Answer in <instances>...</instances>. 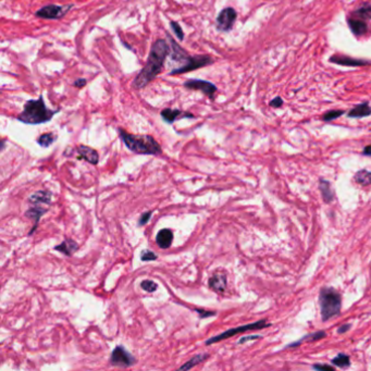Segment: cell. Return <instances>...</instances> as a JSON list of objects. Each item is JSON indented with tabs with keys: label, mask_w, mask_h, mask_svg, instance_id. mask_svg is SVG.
I'll list each match as a JSON object with an SVG mask.
<instances>
[{
	"label": "cell",
	"mask_w": 371,
	"mask_h": 371,
	"mask_svg": "<svg viewBox=\"0 0 371 371\" xmlns=\"http://www.w3.org/2000/svg\"><path fill=\"white\" fill-rule=\"evenodd\" d=\"M170 51L171 48L164 40H157L153 44L147 58V62L132 83L133 89H144L151 81L155 80V77L162 70L164 60L170 55Z\"/></svg>",
	"instance_id": "6da1fadb"
},
{
	"label": "cell",
	"mask_w": 371,
	"mask_h": 371,
	"mask_svg": "<svg viewBox=\"0 0 371 371\" xmlns=\"http://www.w3.org/2000/svg\"><path fill=\"white\" fill-rule=\"evenodd\" d=\"M59 110H50L46 107L43 95L38 99L27 100L23 107V111L17 116V119L25 124L37 125L49 122L53 116Z\"/></svg>",
	"instance_id": "7a4b0ae2"
},
{
	"label": "cell",
	"mask_w": 371,
	"mask_h": 371,
	"mask_svg": "<svg viewBox=\"0 0 371 371\" xmlns=\"http://www.w3.org/2000/svg\"><path fill=\"white\" fill-rule=\"evenodd\" d=\"M120 139L131 151L139 155H159L161 147L157 140L150 135H134L128 132L118 129Z\"/></svg>",
	"instance_id": "3957f363"
},
{
	"label": "cell",
	"mask_w": 371,
	"mask_h": 371,
	"mask_svg": "<svg viewBox=\"0 0 371 371\" xmlns=\"http://www.w3.org/2000/svg\"><path fill=\"white\" fill-rule=\"evenodd\" d=\"M319 305L324 322L339 316L342 309L341 293L334 287H322L319 293Z\"/></svg>",
	"instance_id": "277c9868"
},
{
	"label": "cell",
	"mask_w": 371,
	"mask_h": 371,
	"mask_svg": "<svg viewBox=\"0 0 371 371\" xmlns=\"http://www.w3.org/2000/svg\"><path fill=\"white\" fill-rule=\"evenodd\" d=\"M269 326H271L270 322H267L266 319H261V320L257 321V322H254V324L244 325H241V326H237V328H232L230 330L224 331V332H222L221 334L216 335V336H212V338L207 340L206 342H205V344H206V345H211L213 343H217V342H220V341H223V340H226V339L231 338V336H234L235 334L243 333V332L252 331V330H262V329H265V328H269Z\"/></svg>",
	"instance_id": "5b68a950"
},
{
	"label": "cell",
	"mask_w": 371,
	"mask_h": 371,
	"mask_svg": "<svg viewBox=\"0 0 371 371\" xmlns=\"http://www.w3.org/2000/svg\"><path fill=\"white\" fill-rule=\"evenodd\" d=\"M213 59L209 56H194L189 57L188 60L184 63L182 67L173 69L169 73V75H178L183 74V73H187L194 70L201 69V68L207 67L209 65H212Z\"/></svg>",
	"instance_id": "8992f818"
},
{
	"label": "cell",
	"mask_w": 371,
	"mask_h": 371,
	"mask_svg": "<svg viewBox=\"0 0 371 371\" xmlns=\"http://www.w3.org/2000/svg\"><path fill=\"white\" fill-rule=\"evenodd\" d=\"M109 363L114 367L129 368L136 364V359L130 351L126 350L123 346L118 345L112 350Z\"/></svg>",
	"instance_id": "52a82bcc"
},
{
	"label": "cell",
	"mask_w": 371,
	"mask_h": 371,
	"mask_svg": "<svg viewBox=\"0 0 371 371\" xmlns=\"http://www.w3.org/2000/svg\"><path fill=\"white\" fill-rule=\"evenodd\" d=\"M73 8V4H66V6H57V4H49L43 7L35 14L36 17L46 19V20H58L66 16Z\"/></svg>",
	"instance_id": "ba28073f"
},
{
	"label": "cell",
	"mask_w": 371,
	"mask_h": 371,
	"mask_svg": "<svg viewBox=\"0 0 371 371\" xmlns=\"http://www.w3.org/2000/svg\"><path fill=\"white\" fill-rule=\"evenodd\" d=\"M236 11L233 8H224L217 17V30L220 32L231 31L236 20Z\"/></svg>",
	"instance_id": "9c48e42d"
},
{
	"label": "cell",
	"mask_w": 371,
	"mask_h": 371,
	"mask_svg": "<svg viewBox=\"0 0 371 371\" xmlns=\"http://www.w3.org/2000/svg\"><path fill=\"white\" fill-rule=\"evenodd\" d=\"M184 87L187 90H192V91H199L202 92L203 94L208 96L209 98H213V95L216 94L217 92V87L214 84H212L211 82L208 81H204V80H188L186 82H184Z\"/></svg>",
	"instance_id": "30bf717a"
},
{
	"label": "cell",
	"mask_w": 371,
	"mask_h": 371,
	"mask_svg": "<svg viewBox=\"0 0 371 371\" xmlns=\"http://www.w3.org/2000/svg\"><path fill=\"white\" fill-rule=\"evenodd\" d=\"M330 62L335 63V65L344 66V67H364L370 65V62L367 60L356 59V58L344 56V55H334L330 58Z\"/></svg>",
	"instance_id": "8fae6325"
},
{
	"label": "cell",
	"mask_w": 371,
	"mask_h": 371,
	"mask_svg": "<svg viewBox=\"0 0 371 371\" xmlns=\"http://www.w3.org/2000/svg\"><path fill=\"white\" fill-rule=\"evenodd\" d=\"M208 285L210 289L217 293H223L227 290L228 277L223 272H216L208 280Z\"/></svg>",
	"instance_id": "7c38bea8"
},
{
	"label": "cell",
	"mask_w": 371,
	"mask_h": 371,
	"mask_svg": "<svg viewBox=\"0 0 371 371\" xmlns=\"http://www.w3.org/2000/svg\"><path fill=\"white\" fill-rule=\"evenodd\" d=\"M167 38L169 40L171 44V51H170V56L171 59L177 61V62H186L188 60V58L191 56L187 55V52L185 51L183 48H181L180 45H178V43L175 42L172 37H171L170 34L167 33Z\"/></svg>",
	"instance_id": "4fadbf2b"
},
{
	"label": "cell",
	"mask_w": 371,
	"mask_h": 371,
	"mask_svg": "<svg viewBox=\"0 0 371 371\" xmlns=\"http://www.w3.org/2000/svg\"><path fill=\"white\" fill-rule=\"evenodd\" d=\"M76 151H77V154H79L77 158H79L80 160L84 159L87 161V162H90L91 164L98 163L99 156H98V153H97L95 149L89 147V146L80 145L79 147L76 148Z\"/></svg>",
	"instance_id": "5bb4252c"
},
{
	"label": "cell",
	"mask_w": 371,
	"mask_h": 371,
	"mask_svg": "<svg viewBox=\"0 0 371 371\" xmlns=\"http://www.w3.org/2000/svg\"><path fill=\"white\" fill-rule=\"evenodd\" d=\"M348 26L350 28L351 33L354 34L355 36H365L367 35L369 32V26L368 24L366 23L364 20H359V19H355V18H349L348 20Z\"/></svg>",
	"instance_id": "9a60e30c"
},
{
	"label": "cell",
	"mask_w": 371,
	"mask_h": 371,
	"mask_svg": "<svg viewBox=\"0 0 371 371\" xmlns=\"http://www.w3.org/2000/svg\"><path fill=\"white\" fill-rule=\"evenodd\" d=\"M47 212V209H44L43 207L41 206H36V205H33V206L28 209V210L25 211V217L31 219V220H33L34 222V227L32 228L31 232L28 233V235H32V234L35 232V230L37 229V226H38V222H40V219L43 217L44 213Z\"/></svg>",
	"instance_id": "2e32d148"
},
{
	"label": "cell",
	"mask_w": 371,
	"mask_h": 371,
	"mask_svg": "<svg viewBox=\"0 0 371 371\" xmlns=\"http://www.w3.org/2000/svg\"><path fill=\"white\" fill-rule=\"evenodd\" d=\"M173 232L170 229H161L156 236V243L162 250H168L172 245Z\"/></svg>",
	"instance_id": "e0dca14e"
},
{
	"label": "cell",
	"mask_w": 371,
	"mask_h": 371,
	"mask_svg": "<svg viewBox=\"0 0 371 371\" xmlns=\"http://www.w3.org/2000/svg\"><path fill=\"white\" fill-rule=\"evenodd\" d=\"M161 118H162L163 121L167 122L169 124H172L175 120H178L180 116H185V118H194V116L192 114H185V112L181 111L179 109H170V108H165L162 111H161Z\"/></svg>",
	"instance_id": "ac0fdd59"
},
{
	"label": "cell",
	"mask_w": 371,
	"mask_h": 371,
	"mask_svg": "<svg viewBox=\"0 0 371 371\" xmlns=\"http://www.w3.org/2000/svg\"><path fill=\"white\" fill-rule=\"evenodd\" d=\"M52 193L49 191H37L33 193L30 197H28V203L32 205H36V206H41V205H49L51 203Z\"/></svg>",
	"instance_id": "d6986e66"
},
{
	"label": "cell",
	"mask_w": 371,
	"mask_h": 371,
	"mask_svg": "<svg viewBox=\"0 0 371 371\" xmlns=\"http://www.w3.org/2000/svg\"><path fill=\"white\" fill-rule=\"evenodd\" d=\"M319 189L322 195V198H324V202L325 204H331L334 201L335 193L333 189H332L331 183L328 180H325V179L319 180Z\"/></svg>",
	"instance_id": "ffe728a7"
},
{
	"label": "cell",
	"mask_w": 371,
	"mask_h": 371,
	"mask_svg": "<svg viewBox=\"0 0 371 371\" xmlns=\"http://www.w3.org/2000/svg\"><path fill=\"white\" fill-rule=\"evenodd\" d=\"M77 248H79L77 243L71 240V238H68V240H65L59 245H57L53 250L62 253L66 256H72L77 251Z\"/></svg>",
	"instance_id": "44dd1931"
},
{
	"label": "cell",
	"mask_w": 371,
	"mask_h": 371,
	"mask_svg": "<svg viewBox=\"0 0 371 371\" xmlns=\"http://www.w3.org/2000/svg\"><path fill=\"white\" fill-rule=\"evenodd\" d=\"M371 115V107L369 106L368 102H364V104L357 105L355 108L350 109L348 114V118H365V116H369Z\"/></svg>",
	"instance_id": "7402d4cb"
},
{
	"label": "cell",
	"mask_w": 371,
	"mask_h": 371,
	"mask_svg": "<svg viewBox=\"0 0 371 371\" xmlns=\"http://www.w3.org/2000/svg\"><path fill=\"white\" fill-rule=\"evenodd\" d=\"M326 336V333L325 331H318V332H314V333H310V334H307L305 335L304 338H302L301 340H299L294 342V343H291L286 346L285 348H296V346H300L301 343H304V342H314V341H319V340H322L325 339Z\"/></svg>",
	"instance_id": "603a6c76"
},
{
	"label": "cell",
	"mask_w": 371,
	"mask_h": 371,
	"mask_svg": "<svg viewBox=\"0 0 371 371\" xmlns=\"http://www.w3.org/2000/svg\"><path fill=\"white\" fill-rule=\"evenodd\" d=\"M354 181L360 186H369L371 185V171L367 169L358 170L354 174Z\"/></svg>",
	"instance_id": "cb8c5ba5"
},
{
	"label": "cell",
	"mask_w": 371,
	"mask_h": 371,
	"mask_svg": "<svg viewBox=\"0 0 371 371\" xmlns=\"http://www.w3.org/2000/svg\"><path fill=\"white\" fill-rule=\"evenodd\" d=\"M351 14H353V18L359 19V20H371V4L365 3L363 6L356 9Z\"/></svg>",
	"instance_id": "d4e9b609"
},
{
	"label": "cell",
	"mask_w": 371,
	"mask_h": 371,
	"mask_svg": "<svg viewBox=\"0 0 371 371\" xmlns=\"http://www.w3.org/2000/svg\"><path fill=\"white\" fill-rule=\"evenodd\" d=\"M208 357H209L208 354L195 355L192 359H189L187 361V363H185L183 366H181V367L179 368V370H189V369H192V368L195 367V366H197V365H199L201 363H203V361L206 360Z\"/></svg>",
	"instance_id": "484cf974"
},
{
	"label": "cell",
	"mask_w": 371,
	"mask_h": 371,
	"mask_svg": "<svg viewBox=\"0 0 371 371\" xmlns=\"http://www.w3.org/2000/svg\"><path fill=\"white\" fill-rule=\"evenodd\" d=\"M331 364L338 368H348L350 366V358L348 355L340 353L336 357L331 360Z\"/></svg>",
	"instance_id": "4316f807"
},
{
	"label": "cell",
	"mask_w": 371,
	"mask_h": 371,
	"mask_svg": "<svg viewBox=\"0 0 371 371\" xmlns=\"http://www.w3.org/2000/svg\"><path fill=\"white\" fill-rule=\"evenodd\" d=\"M57 139V135L55 133H45V134H42L40 138L37 139V143L40 146H42V147H49V146L55 143Z\"/></svg>",
	"instance_id": "83f0119b"
},
{
	"label": "cell",
	"mask_w": 371,
	"mask_h": 371,
	"mask_svg": "<svg viewBox=\"0 0 371 371\" xmlns=\"http://www.w3.org/2000/svg\"><path fill=\"white\" fill-rule=\"evenodd\" d=\"M343 115H344V110H330V111H326L325 114L322 116V120L325 122H330V121H333L335 119L340 118V116Z\"/></svg>",
	"instance_id": "f1b7e54d"
},
{
	"label": "cell",
	"mask_w": 371,
	"mask_h": 371,
	"mask_svg": "<svg viewBox=\"0 0 371 371\" xmlns=\"http://www.w3.org/2000/svg\"><path fill=\"white\" fill-rule=\"evenodd\" d=\"M140 287L146 292L154 293L156 290H157V284L151 280H144L140 283Z\"/></svg>",
	"instance_id": "f546056e"
},
{
	"label": "cell",
	"mask_w": 371,
	"mask_h": 371,
	"mask_svg": "<svg viewBox=\"0 0 371 371\" xmlns=\"http://www.w3.org/2000/svg\"><path fill=\"white\" fill-rule=\"evenodd\" d=\"M158 258V256L156 255L154 252L145 250L140 253V259L143 261H154Z\"/></svg>",
	"instance_id": "4dcf8cb0"
},
{
	"label": "cell",
	"mask_w": 371,
	"mask_h": 371,
	"mask_svg": "<svg viewBox=\"0 0 371 371\" xmlns=\"http://www.w3.org/2000/svg\"><path fill=\"white\" fill-rule=\"evenodd\" d=\"M170 26L172 27L174 34H175V35H177V37L179 38V40L180 41H183L184 40V32H183L182 28H181V26L179 25V23L175 22V21H171L170 22Z\"/></svg>",
	"instance_id": "1f68e13d"
},
{
	"label": "cell",
	"mask_w": 371,
	"mask_h": 371,
	"mask_svg": "<svg viewBox=\"0 0 371 371\" xmlns=\"http://www.w3.org/2000/svg\"><path fill=\"white\" fill-rule=\"evenodd\" d=\"M151 214H153V211H146V212H144L143 214H141L140 218H139V227H144L145 224L150 220Z\"/></svg>",
	"instance_id": "d6a6232c"
},
{
	"label": "cell",
	"mask_w": 371,
	"mask_h": 371,
	"mask_svg": "<svg viewBox=\"0 0 371 371\" xmlns=\"http://www.w3.org/2000/svg\"><path fill=\"white\" fill-rule=\"evenodd\" d=\"M312 368L315 370H321V371H334L335 370V366H331V365H325V364H316L312 365Z\"/></svg>",
	"instance_id": "836d02e7"
},
{
	"label": "cell",
	"mask_w": 371,
	"mask_h": 371,
	"mask_svg": "<svg viewBox=\"0 0 371 371\" xmlns=\"http://www.w3.org/2000/svg\"><path fill=\"white\" fill-rule=\"evenodd\" d=\"M196 311L198 312L199 316H201L202 319L216 316V311H209V310H204V309H196Z\"/></svg>",
	"instance_id": "e575fe53"
},
{
	"label": "cell",
	"mask_w": 371,
	"mask_h": 371,
	"mask_svg": "<svg viewBox=\"0 0 371 371\" xmlns=\"http://www.w3.org/2000/svg\"><path fill=\"white\" fill-rule=\"evenodd\" d=\"M261 336L260 335H248V336H243V338L238 341V344H243L245 343V342H248V341H253V340H258L260 339Z\"/></svg>",
	"instance_id": "d590c367"
},
{
	"label": "cell",
	"mask_w": 371,
	"mask_h": 371,
	"mask_svg": "<svg viewBox=\"0 0 371 371\" xmlns=\"http://www.w3.org/2000/svg\"><path fill=\"white\" fill-rule=\"evenodd\" d=\"M282 105H283V99L280 98V97H277V98L272 99L270 101V106L273 107V108H280Z\"/></svg>",
	"instance_id": "8d00e7d4"
},
{
	"label": "cell",
	"mask_w": 371,
	"mask_h": 371,
	"mask_svg": "<svg viewBox=\"0 0 371 371\" xmlns=\"http://www.w3.org/2000/svg\"><path fill=\"white\" fill-rule=\"evenodd\" d=\"M350 326H351V325H350V324H345V325H342L340 326V328L338 329V333H340V334H343V333H345V332H348V331L350 329Z\"/></svg>",
	"instance_id": "74e56055"
},
{
	"label": "cell",
	"mask_w": 371,
	"mask_h": 371,
	"mask_svg": "<svg viewBox=\"0 0 371 371\" xmlns=\"http://www.w3.org/2000/svg\"><path fill=\"white\" fill-rule=\"evenodd\" d=\"M86 83H87V81L85 79H77L74 82V86L79 87V89H82V87H84L86 85Z\"/></svg>",
	"instance_id": "f35d334b"
},
{
	"label": "cell",
	"mask_w": 371,
	"mask_h": 371,
	"mask_svg": "<svg viewBox=\"0 0 371 371\" xmlns=\"http://www.w3.org/2000/svg\"><path fill=\"white\" fill-rule=\"evenodd\" d=\"M363 155L364 156H369L371 157V145H367L363 150Z\"/></svg>",
	"instance_id": "ab89813d"
}]
</instances>
